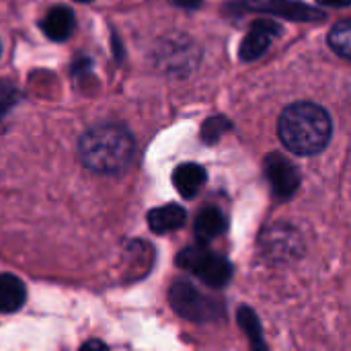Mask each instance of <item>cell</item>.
Segmentation results:
<instances>
[{"label": "cell", "instance_id": "5bb4252c", "mask_svg": "<svg viewBox=\"0 0 351 351\" xmlns=\"http://www.w3.org/2000/svg\"><path fill=\"white\" fill-rule=\"evenodd\" d=\"M239 325H241V329L249 335V339H251V343H253L255 348H265L263 337H261L259 319H257V315H255L251 308L243 306V308L239 311Z\"/></svg>", "mask_w": 351, "mask_h": 351}, {"label": "cell", "instance_id": "ba28073f", "mask_svg": "<svg viewBox=\"0 0 351 351\" xmlns=\"http://www.w3.org/2000/svg\"><path fill=\"white\" fill-rule=\"evenodd\" d=\"M208 175H206V169L202 165H195V162H185V165H179L173 173V183L179 191L181 197H195L199 193V189L204 187Z\"/></svg>", "mask_w": 351, "mask_h": 351}, {"label": "cell", "instance_id": "30bf717a", "mask_svg": "<svg viewBox=\"0 0 351 351\" xmlns=\"http://www.w3.org/2000/svg\"><path fill=\"white\" fill-rule=\"evenodd\" d=\"M74 29V14L66 6H53L41 21V31L51 41H64Z\"/></svg>", "mask_w": 351, "mask_h": 351}, {"label": "cell", "instance_id": "8fae6325", "mask_svg": "<svg viewBox=\"0 0 351 351\" xmlns=\"http://www.w3.org/2000/svg\"><path fill=\"white\" fill-rule=\"evenodd\" d=\"M27 298L25 284L10 274H0V313H16Z\"/></svg>", "mask_w": 351, "mask_h": 351}, {"label": "cell", "instance_id": "9c48e42d", "mask_svg": "<svg viewBox=\"0 0 351 351\" xmlns=\"http://www.w3.org/2000/svg\"><path fill=\"white\" fill-rule=\"evenodd\" d=\"M185 222H187V214L177 204H167L148 212V228L156 234L179 230Z\"/></svg>", "mask_w": 351, "mask_h": 351}, {"label": "cell", "instance_id": "d6986e66", "mask_svg": "<svg viewBox=\"0 0 351 351\" xmlns=\"http://www.w3.org/2000/svg\"><path fill=\"white\" fill-rule=\"evenodd\" d=\"M82 350H105V343H101V341H88V343L82 346Z\"/></svg>", "mask_w": 351, "mask_h": 351}, {"label": "cell", "instance_id": "ac0fdd59", "mask_svg": "<svg viewBox=\"0 0 351 351\" xmlns=\"http://www.w3.org/2000/svg\"><path fill=\"white\" fill-rule=\"evenodd\" d=\"M323 6H337V8H343L350 4V0H319Z\"/></svg>", "mask_w": 351, "mask_h": 351}, {"label": "cell", "instance_id": "2e32d148", "mask_svg": "<svg viewBox=\"0 0 351 351\" xmlns=\"http://www.w3.org/2000/svg\"><path fill=\"white\" fill-rule=\"evenodd\" d=\"M19 101V93L12 86L0 84V115L6 113L8 109H12V105Z\"/></svg>", "mask_w": 351, "mask_h": 351}, {"label": "cell", "instance_id": "8992f818", "mask_svg": "<svg viewBox=\"0 0 351 351\" xmlns=\"http://www.w3.org/2000/svg\"><path fill=\"white\" fill-rule=\"evenodd\" d=\"M245 6L249 10H257V12H269V14H278V16H286L290 21H323L325 12H321L319 8L313 6H304V4H296L290 0H245Z\"/></svg>", "mask_w": 351, "mask_h": 351}, {"label": "cell", "instance_id": "52a82bcc", "mask_svg": "<svg viewBox=\"0 0 351 351\" xmlns=\"http://www.w3.org/2000/svg\"><path fill=\"white\" fill-rule=\"evenodd\" d=\"M282 33V27L278 23H271V21H257L253 25V29L245 35V39L241 41V47H239V53H241V60L245 62H253L257 58L263 56V51L271 45V39L274 35H280Z\"/></svg>", "mask_w": 351, "mask_h": 351}, {"label": "cell", "instance_id": "4fadbf2b", "mask_svg": "<svg viewBox=\"0 0 351 351\" xmlns=\"http://www.w3.org/2000/svg\"><path fill=\"white\" fill-rule=\"evenodd\" d=\"M329 45L333 51H337L341 58H350L351 56V25L350 21H341L337 23L331 33H329Z\"/></svg>", "mask_w": 351, "mask_h": 351}, {"label": "cell", "instance_id": "3957f363", "mask_svg": "<svg viewBox=\"0 0 351 351\" xmlns=\"http://www.w3.org/2000/svg\"><path fill=\"white\" fill-rule=\"evenodd\" d=\"M177 265L197 276L210 288H224L232 278L230 261L220 255H214L204 245L183 249L177 257Z\"/></svg>", "mask_w": 351, "mask_h": 351}, {"label": "cell", "instance_id": "7c38bea8", "mask_svg": "<svg viewBox=\"0 0 351 351\" xmlns=\"http://www.w3.org/2000/svg\"><path fill=\"white\" fill-rule=\"evenodd\" d=\"M193 230H195V237L202 243L212 241V239L220 237L226 230V218L218 208H206V210H202L197 214Z\"/></svg>", "mask_w": 351, "mask_h": 351}, {"label": "cell", "instance_id": "44dd1931", "mask_svg": "<svg viewBox=\"0 0 351 351\" xmlns=\"http://www.w3.org/2000/svg\"><path fill=\"white\" fill-rule=\"evenodd\" d=\"M0 51H2V45H0Z\"/></svg>", "mask_w": 351, "mask_h": 351}, {"label": "cell", "instance_id": "6da1fadb", "mask_svg": "<svg viewBox=\"0 0 351 351\" xmlns=\"http://www.w3.org/2000/svg\"><path fill=\"white\" fill-rule=\"evenodd\" d=\"M78 154L86 169L101 175H117L134 160L136 142L123 125L99 123L82 134Z\"/></svg>", "mask_w": 351, "mask_h": 351}, {"label": "cell", "instance_id": "e0dca14e", "mask_svg": "<svg viewBox=\"0 0 351 351\" xmlns=\"http://www.w3.org/2000/svg\"><path fill=\"white\" fill-rule=\"evenodd\" d=\"M173 2L181 8H197L202 4V0H173Z\"/></svg>", "mask_w": 351, "mask_h": 351}, {"label": "cell", "instance_id": "277c9868", "mask_svg": "<svg viewBox=\"0 0 351 351\" xmlns=\"http://www.w3.org/2000/svg\"><path fill=\"white\" fill-rule=\"evenodd\" d=\"M169 302L177 315H181L187 321H214L220 317V306L199 294L189 282L185 280H175V284L169 290Z\"/></svg>", "mask_w": 351, "mask_h": 351}, {"label": "cell", "instance_id": "5b68a950", "mask_svg": "<svg viewBox=\"0 0 351 351\" xmlns=\"http://www.w3.org/2000/svg\"><path fill=\"white\" fill-rule=\"evenodd\" d=\"M265 175L271 183V189L278 197L288 199L296 193L300 185L298 169L282 154L274 152L265 158Z\"/></svg>", "mask_w": 351, "mask_h": 351}, {"label": "cell", "instance_id": "9a60e30c", "mask_svg": "<svg viewBox=\"0 0 351 351\" xmlns=\"http://www.w3.org/2000/svg\"><path fill=\"white\" fill-rule=\"evenodd\" d=\"M228 130H230V121H228L226 117H210V119L204 123V128H202V140H204L206 144H214V142L220 140L222 134L228 132Z\"/></svg>", "mask_w": 351, "mask_h": 351}, {"label": "cell", "instance_id": "7a4b0ae2", "mask_svg": "<svg viewBox=\"0 0 351 351\" xmlns=\"http://www.w3.org/2000/svg\"><path fill=\"white\" fill-rule=\"evenodd\" d=\"M333 123L329 113L315 103H294L280 115L278 134L282 144L300 156H313L325 150L331 140Z\"/></svg>", "mask_w": 351, "mask_h": 351}, {"label": "cell", "instance_id": "ffe728a7", "mask_svg": "<svg viewBox=\"0 0 351 351\" xmlns=\"http://www.w3.org/2000/svg\"><path fill=\"white\" fill-rule=\"evenodd\" d=\"M76 2H90V0H76Z\"/></svg>", "mask_w": 351, "mask_h": 351}]
</instances>
